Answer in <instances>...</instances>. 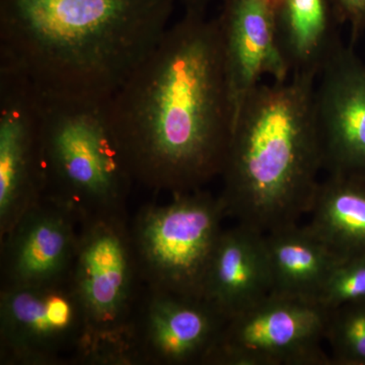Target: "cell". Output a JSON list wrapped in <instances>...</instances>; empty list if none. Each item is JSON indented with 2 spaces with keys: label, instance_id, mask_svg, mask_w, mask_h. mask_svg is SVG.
<instances>
[{
  "label": "cell",
  "instance_id": "obj_1",
  "mask_svg": "<svg viewBox=\"0 0 365 365\" xmlns=\"http://www.w3.org/2000/svg\"><path fill=\"white\" fill-rule=\"evenodd\" d=\"M134 182L170 195L220 176L232 114L217 19L185 14L107 101Z\"/></svg>",
  "mask_w": 365,
  "mask_h": 365
},
{
  "label": "cell",
  "instance_id": "obj_2",
  "mask_svg": "<svg viewBox=\"0 0 365 365\" xmlns=\"http://www.w3.org/2000/svg\"><path fill=\"white\" fill-rule=\"evenodd\" d=\"M175 0H0V66L43 97L107 101L169 29Z\"/></svg>",
  "mask_w": 365,
  "mask_h": 365
},
{
  "label": "cell",
  "instance_id": "obj_3",
  "mask_svg": "<svg viewBox=\"0 0 365 365\" xmlns=\"http://www.w3.org/2000/svg\"><path fill=\"white\" fill-rule=\"evenodd\" d=\"M314 73L260 83L232 127L220 177L227 217L265 235L309 215L323 170Z\"/></svg>",
  "mask_w": 365,
  "mask_h": 365
},
{
  "label": "cell",
  "instance_id": "obj_4",
  "mask_svg": "<svg viewBox=\"0 0 365 365\" xmlns=\"http://www.w3.org/2000/svg\"><path fill=\"white\" fill-rule=\"evenodd\" d=\"M107 101L43 97L44 195L66 206L79 222L126 213L135 182Z\"/></svg>",
  "mask_w": 365,
  "mask_h": 365
},
{
  "label": "cell",
  "instance_id": "obj_5",
  "mask_svg": "<svg viewBox=\"0 0 365 365\" xmlns=\"http://www.w3.org/2000/svg\"><path fill=\"white\" fill-rule=\"evenodd\" d=\"M71 277L88 322L79 364L137 365L129 333L143 283L126 213L81 222Z\"/></svg>",
  "mask_w": 365,
  "mask_h": 365
},
{
  "label": "cell",
  "instance_id": "obj_6",
  "mask_svg": "<svg viewBox=\"0 0 365 365\" xmlns=\"http://www.w3.org/2000/svg\"><path fill=\"white\" fill-rule=\"evenodd\" d=\"M227 217L222 197L203 188L139 209L130 232L143 287L203 299L206 274Z\"/></svg>",
  "mask_w": 365,
  "mask_h": 365
},
{
  "label": "cell",
  "instance_id": "obj_7",
  "mask_svg": "<svg viewBox=\"0 0 365 365\" xmlns=\"http://www.w3.org/2000/svg\"><path fill=\"white\" fill-rule=\"evenodd\" d=\"M88 322L71 276L37 285H1L0 364H79Z\"/></svg>",
  "mask_w": 365,
  "mask_h": 365
},
{
  "label": "cell",
  "instance_id": "obj_8",
  "mask_svg": "<svg viewBox=\"0 0 365 365\" xmlns=\"http://www.w3.org/2000/svg\"><path fill=\"white\" fill-rule=\"evenodd\" d=\"M328 311L316 302L269 295L227 319L205 365H332Z\"/></svg>",
  "mask_w": 365,
  "mask_h": 365
},
{
  "label": "cell",
  "instance_id": "obj_9",
  "mask_svg": "<svg viewBox=\"0 0 365 365\" xmlns=\"http://www.w3.org/2000/svg\"><path fill=\"white\" fill-rule=\"evenodd\" d=\"M42 120L40 91L0 66V239L44 195Z\"/></svg>",
  "mask_w": 365,
  "mask_h": 365
},
{
  "label": "cell",
  "instance_id": "obj_10",
  "mask_svg": "<svg viewBox=\"0 0 365 365\" xmlns=\"http://www.w3.org/2000/svg\"><path fill=\"white\" fill-rule=\"evenodd\" d=\"M314 118L323 170L365 177V62L343 44L317 76Z\"/></svg>",
  "mask_w": 365,
  "mask_h": 365
},
{
  "label": "cell",
  "instance_id": "obj_11",
  "mask_svg": "<svg viewBox=\"0 0 365 365\" xmlns=\"http://www.w3.org/2000/svg\"><path fill=\"white\" fill-rule=\"evenodd\" d=\"M227 319L205 299L144 287L129 333L137 364H203Z\"/></svg>",
  "mask_w": 365,
  "mask_h": 365
},
{
  "label": "cell",
  "instance_id": "obj_12",
  "mask_svg": "<svg viewBox=\"0 0 365 365\" xmlns=\"http://www.w3.org/2000/svg\"><path fill=\"white\" fill-rule=\"evenodd\" d=\"M279 1L223 0L222 11L216 18L232 127L242 105L264 76L273 81L290 76L278 44L276 9Z\"/></svg>",
  "mask_w": 365,
  "mask_h": 365
},
{
  "label": "cell",
  "instance_id": "obj_13",
  "mask_svg": "<svg viewBox=\"0 0 365 365\" xmlns=\"http://www.w3.org/2000/svg\"><path fill=\"white\" fill-rule=\"evenodd\" d=\"M81 222L43 195L2 239L1 285H37L71 276Z\"/></svg>",
  "mask_w": 365,
  "mask_h": 365
},
{
  "label": "cell",
  "instance_id": "obj_14",
  "mask_svg": "<svg viewBox=\"0 0 365 365\" xmlns=\"http://www.w3.org/2000/svg\"><path fill=\"white\" fill-rule=\"evenodd\" d=\"M270 292L264 235L240 223L223 230L206 274L203 299L230 319Z\"/></svg>",
  "mask_w": 365,
  "mask_h": 365
},
{
  "label": "cell",
  "instance_id": "obj_15",
  "mask_svg": "<svg viewBox=\"0 0 365 365\" xmlns=\"http://www.w3.org/2000/svg\"><path fill=\"white\" fill-rule=\"evenodd\" d=\"M270 269V295L316 302L341 261L304 225L264 235Z\"/></svg>",
  "mask_w": 365,
  "mask_h": 365
},
{
  "label": "cell",
  "instance_id": "obj_16",
  "mask_svg": "<svg viewBox=\"0 0 365 365\" xmlns=\"http://www.w3.org/2000/svg\"><path fill=\"white\" fill-rule=\"evenodd\" d=\"M276 21L278 44L290 74H319L344 44L332 0H280Z\"/></svg>",
  "mask_w": 365,
  "mask_h": 365
},
{
  "label": "cell",
  "instance_id": "obj_17",
  "mask_svg": "<svg viewBox=\"0 0 365 365\" xmlns=\"http://www.w3.org/2000/svg\"><path fill=\"white\" fill-rule=\"evenodd\" d=\"M304 227L340 260L365 256V177L319 182Z\"/></svg>",
  "mask_w": 365,
  "mask_h": 365
},
{
  "label": "cell",
  "instance_id": "obj_18",
  "mask_svg": "<svg viewBox=\"0 0 365 365\" xmlns=\"http://www.w3.org/2000/svg\"><path fill=\"white\" fill-rule=\"evenodd\" d=\"M327 311L325 340L332 364L365 365V299Z\"/></svg>",
  "mask_w": 365,
  "mask_h": 365
},
{
  "label": "cell",
  "instance_id": "obj_19",
  "mask_svg": "<svg viewBox=\"0 0 365 365\" xmlns=\"http://www.w3.org/2000/svg\"><path fill=\"white\" fill-rule=\"evenodd\" d=\"M365 299V256L341 261L334 269L319 295L318 304L325 309Z\"/></svg>",
  "mask_w": 365,
  "mask_h": 365
},
{
  "label": "cell",
  "instance_id": "obj_20",
  "mask_svg": "<svg viewBox=\"0 0 365 365\" xmlns=\"http://www.w3.org/2000/svg\"><path fill=\"white\" fill-rule=\"evenodd\" d=\"M336 14L342 25L351 32V44L365 31V0H332Z\"/></svg>",
  "mask_w": 365,
  "mask_h": 365
},
{
  "label": "cell",
  "instance_id": "obj_21",
  "mask_svg": "<svg viewBox=\"0 0 365 365\" xmlns=\"http://www.w3.org/2000/svg\"><path fill=\"white\" fill-rule=\"evenodd\" d=\"M185 14H206V9L212 0H180Z\"/></svg>",
  "mask_w": 365,
  "mask_h": 365
}]
</instances>
